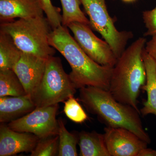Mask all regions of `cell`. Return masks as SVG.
Here are the masks:
<instances>
[{"mask_svg":"<svg viewBox=\"0 0 156 156\" xmlns=\"http://www.w3.org/2000/svg\"><path fill=\"white\" fill-rule=\"evenodd\" d=\"M49 42L69 63L72 69L69 77L76 89L90 86L109 90L113 68L92 60L71 35L67 27L62 25L53 30Z\"/></svg>","mask_w":156,"mask_h":156,"instance_id":"obj_1","label":"cell"},{"mask_svg":"<svg viewBox=\"0 0 156 156\" xmlns=\"http://www.w3.org/2000/svg\"><path fill=\"white\" fill-rule=\"evenodd\" d=\"M79 90V100L106 127L126 128L150 144V136L144 128L139 111L117 101L108 90L90 86Z\"/></svg>","mask_w":156,"mask_h":156,"instance_id":"obj_2","label":"cell"},{"mask_svg":"<svg viewBox=\"0 0 156 156\" xmlns=\"http://www.w3.org/2000/svg\"><path fill=\"white\" fill-rule=\"evenodd\" d=\"M146 44V39L139 38L118 58L112 68L108 90L117 101L139 112L138 97L147 80L142 56Z\"/></svg>","mask_w":156,"mask_h":156,"instance_id":"obj_3","label":"cell"},{"mask_svg":"<svg viewBox=\"0 0 156 156\" xmlns=\"http://www.w3.org/2000/svg\"><path fill=\"white\" fill-rule=\"evenodd\" d=\"M0 28L12 37L23 53L45 58L56 53L49 42L53 29L44 16L2 22Z\"/></svg>","mask_w":156,"mask_h":156,"instance_id":"obj_4","label":"cell"},{"mask_svg":"<svg viewBox=\"0 0 156 156\" xmlns=\"http://www.w3.org/2000/svg\"><path fill=\"white\" fill-rule=\"evenodd\" d=\"M76 90L60 58L53 56L47 59L42 80L30 96L36 107H44L64 102Z\"/></svg>","mask_w":156,"mask_h":156,"instance_id":"obj_5","label":"cell"},{"mask_svg":"<svg viewBox=\"0 0 156 156\" xmlns=\"http://www.w3.org/2000/svg\"><path fill=\"white\" fill-rule=\"evenodd\" d=\"M89 16L90 26L100 34L111 47L117 58L126 50L128 41L134 34L129 31L118 30L115 21L108 14L105 0H80Z\"/></svg>","mask_w":156,"mask_h":156,"instance_id":"obj_6","label":"cell"},{"mask_svg":"<svg viewBox=\"0 0 156 156\" xmlns=\"http://www.w3.org/2000/svg\"><path fill=\"white\" fill-rule=\"evenodd\" d=\"M58 108V104L37 107L29 113L10 122L8 126L14 131L31 133L40 139L56 136L58 134L56 115Z\"/></svg>","mask_w":156,"mask_h":156,"instance_id":"obj_7","label":"cell"},{"mask_svg":"<svg viewBox=\"0 0 156 156\" xmlns=\"http://www.w3.org/2000/svg\"><path fill=\"white\" fill-rule=\"evenodd\" d=\"M68 27L72 32L80 47L92 60L103 66H115L118 58L111 47L105 41L98 37L90 26L74 22L70 23Z\"/></svg>","mask_w":156,"mask_h":156,"instance_id":"obj_8","label":"cell"},{"mask_svg":"<svg viewBox=\"0 0 156 156\" xmlns=\"http://www.w3.org/2000/svg\"><path fill=\"white\" fill-rule=\"evenodd\" d=\"M104 134L111 156H137L148 144L126 128L105 127Z\"/></svg>","mask_w":156,"mask_h":156,"instance_id":"obj_9","label":"cell"},{"mask_svg":"<svg viewBox=\"0 0 156 156\" xmlns=\"http://www.w3.org/2000/svg\"><path fill=\"white\" fill-rule=\"evenodd\" d=\"M48 58L22 53L13 68L27 95H30L39 85L44 74Z\"/></svg>","mask_w":156,"mask_h":156,"instance_id":"obj_10","label":"cell"},{"mask_svg":"<svg viewBox=\"0 0 156 156\" xmlns=\"http://www.w3.org/2000/svg\"><path fill=\"white\" fill-rule=\"evenodd\" d=\"M39 138L34 134L18 132L5 123L0 125V156L14 155L22 152H31Z\"/></svg>","mask_w":156,"mask_h":156,"instance_id":"obj_11","label":"cell"},{"mask_svg":"<svg viewBox=\"0 0 156 156\" xmlns=\"http://www.w3.org/2000/svg\"><path fill=\"white\" fill-rule=\"evenodd\" d=\"M41 0H0L1 22L44 16Z\"/></svg>","mask_w":156,"mask_h":156,"instance_id":"obj_12","label":"cell"},{"mask_svg":"<svg viewBox=\"0 0 156 156\" xmlns=\"http://www.w3.org/2000/svg\"><path fill=\"white\" fill-rule=\"evenodd\" d=\"M36 108L28 95L0 97V122H10L29 113Z\"/></svg>","mask_w":156,"mask_h":156,"instance_id":"obj_13","label":"cell"},{"mask_svg":"<svg viewBox=\"0 0 156 156\" xmlns=\"http://www.w3.org/2000/svg\"><path fill=\"white\" fill-rule=\"evenodd\" d=\"M142 56L146 70L147 80L142 90L146 92L147 98L143 103V106L140 109V112L143 117L150 114L156 116V63L144 48Z\"/></svg>","mask_w":156,"mask_h":156,"instance_id":"obj_14","label":"cell"},{"mask_svg":"<svg viewBox=\"0 0 156 156\" xmlns=\"http://www.w3.org/2000/svg\"><path fill=\"white\" fill-rule=\"evenodd\" d=\"M78 144L81 156H111L105 143L104 134L83 131L79 132Z\"/></svg>","mask_w":156,"mask_h":156,"instance_id":"obj_15","label":"cell"},{"mask_svg":"<svg viewBox=\"0 0 156 156\" xmlns=\"http://www.w3.org/2000/svg\"><path fill=\"white\" fill-rule=\"evenodd\" d=\"M22 53L9 34L0 31V71L13 69Z\"/></svg>","mask_w":156,"mask_h":156,"instance_id":"obj_16","label":"cell"},{"mask_svg":"<svg viewBox=\"0 0 156 156\" xmlns=\"http://www.w3.org/2000/svg\"><path fill=\"white\" fill-rule=\"evenodd\" d=\"M26 95L23 85L13 70L0 71V97Z\"/></svg>","mask_w":156,"mask_h":156,"instance_id":"obj_17","label":"cell"},{"mask_svg":"<svg viewBox=\"0 0 156 156\" xmlns=\"http://www.w3.org/2000/svg\"><path fill=\"white\" fill-rule=\"evenodd\" d=\"M58 134L59 136L58 156H77L78 155L76 146L79 143V133H71L65 127L63 120L59 118Z\"/></svg>","mask_w":156,"mask_h":156,"instance_id":"obj_18","label":"cell"},{"mask_svg":"<svg viewBox=\"0 0 156 156\" xmlns=\"http://www.w3.org/2000/svg\"><path fill=\"white\" fill-rule=\"evenodd\" d=\"M62 8V23L68 26L72 22L82 23L90 26L89 20L81 10L80 0H60Z\"/></svg>","mask_w":156,"mask_h":156,"instance_id":"obj_19","label":"cell"},{"mask_svg":"<svg viewBox=\"0 0 156 156\" xmlns=\"http://www.w3.org/2000/svg\"><path fill=\"white\" fill-rule=\"evenodd\" d=\"M59 136L58 135L39 139L35 147L30 153V156H57Z\"/></svg>","mask_w":156,"mask_h":156,"instance_id":"obj_20","label":"cell"},{"mask_svg":"<svg viewBox=\"0 0 156 156\" xmlns=\"http://www.w3.org/2000/svg\"><path fill=\"white\" fill-rule=\"evenodd\" d=\"M63 111L69 119L77 124L84 123L88 118L86 112L74 96L64 101Z\"/></svg>","mask_w":156,"mask_h":156,"instance_id":"obj_21","label":"cell"},{"mask_svg":"<svg viewBox=\"0 0 156 156\" xmlns=\"http://www.w3.org/2000/svg\"><path fill=\"white\" fill-rule=\"evenodd\" d=\"M44 12L53 30L62 25V15L60 14V9L53 6L51 0H41Z\"/></svg>","mask_w":156,"mask_h":156,"instance_id":"obj_22","label":"cell"},{"mask_svg":"<svg viewBox=\"0 0 156 156\" xmlns=\"http://www.w3.org/2000/svg\"><path fill=\"white\" fill-rule=\"evenodd\" d=\"M143 20L147 30L144 36H152L156 34V6L153 9L143 11Z\"/></svg>","mask_w":156,"mask_h":156,"instance_id":"obj_23","label":"cell"},{"mask_svg":"<svg viewBox=\"0 0 156 156\" xmlns=\"http://www.w3.org/2000/svg\"><path fill=\"white\" fill-rule=\"evenodd\" d=\"M144 50L156 63V34L146 43Z\"/></svg>","mask_w":156,"mask_h":156,"instance_id":"obj_24","label":"cell"},{"mask_svg":"<svg viewBox=\"0 0 156 156\" xmlns=\"http://www.w3.org/2000/svg\"><path fill=\"white\" fill-rule=\"evenodd\" d=\"M137 156H156V150L147 147L140 151Z\"/></svg>","mask_w":156,"mask_h":156,"instance_id":"obj_25","label":"cell"},{"mask_svg":"<svg viewBox=\"0 0 156 156\" xmlns=\"http://www.w3.org/2000/svg\"><path fill=\"white\" fill-rule=\"evenodd\" d=\"M122 1L126 3H132L134 2L136 0H122Z\"/></svg>","mask_w":156,"mask_h":156,"instance_id":"obj_26","label":"cell"},{"mask_svg":"<svg viewBox=\"0 0 156 156\" xmlns=\"http://www.w3.org/2000/svg\"><path fill=\"white\" fill-rule=\"evenodd\" d=\"M112 1H115V0H112Z\"/></svg>","mask_w":156,"mask_h":156,"instance_id":"obj_27","label":"cell"}]
</instances>
